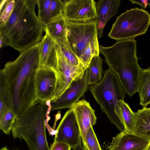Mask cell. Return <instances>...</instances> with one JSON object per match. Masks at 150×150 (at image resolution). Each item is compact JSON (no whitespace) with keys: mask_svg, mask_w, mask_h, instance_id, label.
<instances>
[{"mask_svg":"<svg viewBox=\"0 0 150 150\" xmlns=\"http://www.w3.org/2000/svg\"><path fill=\"white\" fill-rule=\"evenodd\" d=\"M41 42L20 53L14 61L0 69L3 85L9 108L17 115L24 114L38 104L35 93L36 72L40 67Z\"/></svg>","mask_w":150,"mask_h":150,"instance_id":"cell-1","label":"cell"},{"mask_svg":"<svg viewBox=\"0 0 150 150\" xmlns=\"http://www.w3.org/2000/svg\"><path fill=\"white\" fill-rule=\"evenodd\" d=\"M36 0H15L11 15L0 25L5 46L21 53L41 42L45 26L36 14Z\"/></svg>","mask_w":150,"mask_h":150,"instance_id":"cell-2","label":"cell"},{"mask_svg":"<svg viewBox=\"0 0 150 150\" xmlns=\"http://www.w3.org/2000/svg\"><path fill=\"white\" fill-rule=\"evenodd\" d=\"M134 39L117 41L111 46L99 45V52L105 62L117 76L126 93L130 96L137 92L140 72Z\"/></svg>","mask_w":150,"mask_h":150,"instance_id":"cell-3","label":"cell"},{"mask_svg":"<svg viewBox=\"0 0 150 150\" xmlns=\"http://www.w3.org/2000/svg\"><path fill=\"white\" fill-rule=\"evenodd\" d=\"M50 100L32 107L16 118L11 132L13 137L24 140L29 150H50L46 133V120L50 119Z\"/></svg>","mask_w":150,"mask_h":150,"instance_id":"cell-4","label":"cell"},{"mask_svg":"<svg viewBox=\"0 0 150 150\" xmlns=\"http://www.w3.org/2000/svg\"><path fill=\"white\" fill-rule=\"evenodd\" d=\"M88 89L101 110L119 131L125 130L119 102L126 92L117 75L110 68L104 71L101 80Z\"/></svg>","mask_w":150,"mask_h":150,"instance_id":"cell-5","label":"cell"},{"mask_svg":"<svg viewBox=\"0 0 150 150\" xmlns=\"http://www.w3.org/2000/svg\"><path fill=\"white\" fill-rule=\"evenodd\" d=\"M150 25V14L138 8L127 10L117 18L108 36L117 41L134 39L145 34Z\"/></svg>","mask_w":150,"mask_h":150,"instance_id":"cell-6","label":"cell"},{"mask_svg":"<svg viewBox=\"0 0 150 150\" xmlns=\"http://www.w3.org/2000/svg\"><path fill=\"white\" fill-rule=\"evenodd\" d=\"M96 20L86 22L68 21L67 38L69 45L79 62L89 43L98 38Z\"/></svg>","mask_w":150,"mask_h":150,"instance_id":"cell-7","label":"cell"},{"mask_svg":"<svg viewBox=\"0 0 150 150\" xmlns=\"http://www.w3.org/2000/svg\"><path fill=\"white\" fill-rule=\"evenodd\" d=\"M88 67L84 66L80 63L76 66L70 64L64 57L58 45L57 80L55 95L51 101L60 97L70 87L73 81L81 78Z\"/></svg>","mask_w":150,"mask_h":150,"instance_id":"cell-8","label":"cell"},{"mask_svg":"<svg viewBox=\"0 0 150 150\" xmlns=\"http://www.w3.org/2000/svg\"><path fill=\"white\" fill-rule=\"evenodd\" d=\"M88 67L81 78L73 81L70 87L60 97L50 101L51 111L71 108L74 104L79 101L80 98L87 91L89 85Z\"/></svg>","mask_w":150,"mask_h":150,"instance_id":"cell-9","label":"cell"},{"mask_svg":"<svg viewBox=\"0 0 150 150\" xmlns=\"http://www.w3.org/2000/svg\"><path fill=\"white\" fill-rule=\"evenodd\" d=\"M57 72L47 67L40 66L36 72L35 86L36 100L38 103L51 101L55 93Z\"/></svg>","mask_w":150,"mask_h":150,"instance_id":"cell-10","label":"cell"},{"mask_svg":"<svg viewBox=\"0 0 150 150\" xmlns=\"http://www.w3.org/2000/svg\"><path fill=\"white\" fill-rule=\"evenodd\" d=\"M63 15L68 21L86 22L96 20V3L93 0H64Z\"/></svg>","mask_w":150,"mask_h":150,"instance_id":"cell-11","label":"cell"},{"mask_svg":"<svg viewBox=\"0 0 150 150\" xmlns=\"http://www.w3.org/2000/svg\"><path fill=\"white\" fill-rule=\"evenodd\" d=\"M81 139L75 112L70 108L65 113L57 129L54 141L65 143L73 149Z\"/></svg>","mask_w":150,"mask_h":150,"instance_id":"cell-12","label":"cell"},{"mask_svg":"<svg viewBox=\"0 0 150 150\" xmlns=\"http://www.w3.org/2000/svg\"><path fill=\"white\" fill-rule=\"evenodd\" d=\"M150 147V139L123 131L113 139L109 150H149Z\"/></svg>","mask_w":150,"mask_h":150,"instance_id":"cell-13","label":"cell"},{"mask_svg":"<svg viewBox=\"0 0 150 150\" xmlns=\"http://www.w3.org/2000/svg\"><path fill=\"white\" fill-rule=\"evenodd\" d=\"M71 108L75 112L82 142L84 143L88 130L96 123L97 118L95 110L91 108L89 103L84 100H79L74 104Z\"/></svg>","mask_w":150,"mask_h":150,"instance_id":"cell-14","label":"cell"},{"mask_svg":"<svg viewBox=\"0 0 150 150\" xmlns=\"http://www.w3.org/2000/svg\"><path fill=\"white\" fill-rule=\"evenodd\" d=\"M120 4V0H100L96 3L97 17L96 20L98 39L102 37L108 21L117 13Z\"/></svg>","mask_w":150,"mask_h":150,"instance_id":"cell-15","label":"cell"},{"mask_svg":"<svg viewBox=\"0 0 150 150\" xmlns=\"http://www.w3.org/2000/svg\"><path fill=\"white\" fill-rule=\"evenodd\" d=\"M41 44L40 66L49 68L57 71L58 46L57 42L45 33L43 36Z\"/></svg>","mask_w":150,"mask_h":150,"instance_id":"cell-16","label":"cell"},{"mask_svg":"<svg viewBox=\"0 0 150 150\" xmlns=\"http://www.w3.org/2000/svg\"><path fill=\"white\" fill-rule=\"evenodd\" d=\"M135 114L134 133L150 140V108L144 107Z\"/></svg>","mask_w":150,"mask_h":150,"instance_id":"cell-17","label":"cell"},{"mask_svg":"<svg viewBox=\"0 0 150 150\" xmlns=\"http://www.w3.org/2000/svg\"><path fill=\"white\" fill-rule=\"evenodd\" d=\"M137 92L139 105L143 108L150 104V67L141 70L139 78Z\"/></svg>","mask_w":150,"mask_h":150,"instance_id":"cell-18","label":"cell"},{"mask_svg":"<svg viewBox=\"0 0 150 150\" xmlns=\"http://www.w3.org/2000/svg\"><path fill=\"white\" fill-rule=\"evenodd\" d=\"M68 22L63 15L44 26L45 33L57 42L66 34Z\"/></svg>","mask_w":150,"mask_h":150,"instance_id":"cell-19","label":"cell"},{"mask_svg":"<svg viewBox=\"0 0 150 150\" xmlns=\"http://www.w3.org/2000/svg\"><path fill=\"white\" fill-rule=\"evenodd\" d=\"M88 69L89 85L95 84L101 80L104 71L102 67V59L99 55L92 58Z\"/></svg>","mask_w":150,"mask_h":150,"instance_id":"cell-20","label":"cell"},{"mask_svg":"<svg viewBox=\"0 0 150 150\" xmlns=\"http://www.w3.org/2000/svg\"><path fill=\"white\" fill-rule=\"evenodd\" d=\"M122 117L125 126V131L134 133L135 124V112L132 111L129 105L124 100L119 102Z\"/></svg>","mask_w":150,"mask_h":150,"instance_id":"cell-21","label":"cell"},{"mask_svg":"<svg viewBox=\"0 0 150 150\" xmlns=\"http://www.w3.org/2000/svg\"><path fill=\"white\" fill-rule=\"evenodd\" d=\"M56 42L67 62L73 66H76L79 65L80 62L69 45L67 39V34L64 37Z\"/></svg>","mask_w":150,"mask_h":150,"instance_id":"cell-22","label":"cell"},{"mask_svg":"<svg viewBox=\"0 0 150 150\" xmlns=\"http://www.w3.org/2000/svg\"><path fill=\"white\" fill-rule=\"evenodd\" d=\"M98 39L89 43L84 50L80 60L83 66L88 67L92 58L99 55V45Z\"/></svg>","mask_w":150,"mask_h":150,"instance_id":"cell-23","label":"cell"},{"mask_svg":"<svg viewBox=\"0 0 150 150\" xmlns=\"http://www.w3.org/2000/svg\"><path fill=\"white\" fill-rule=\"evenodd\" d=\"M51 0H36L38 8V17L44 26L51 22Z\"/></svg>","mask_w":150,"mask_h":150,"instance_id":"cell-24","label":"cell"},{"mask_svg":"<svg viewBox=\"0 0 150 150\" xmlns=\"http://www.w3.org/2000/svg\"><path fill=\"white\" fill-rule=\"evenodd\" d=\"M85 150H102L93 129V127L88 130L85 141L82 143Z\"/></svg>","mask_w":150,"mask_h":150,"instance_id":"cell-25","label":"cell"},{"mask_svg":"<svg viewBox=\"0 0 150 150\" xmlns=\"http://www.w3.org/2000/svg\"><path fill=\"white\" fill-rule=\"evenodd\" d=\"M17 117L11 110L7 112L0 118V129L6 134L11 131L13 124Z\"/></svg>","mask_w":150,"mask_h":150,"instance_id":"cell-26","label":"cell"},{"mask_svg":"<svg viewBox=\"0 0 150 150\" xmlns=\"http://www.w3.org/2000/svg\"><path fill=\"white\" fill-rule=\"evenodd\" d=\"M64 2L60 0H51L50 9L51 22L63 15Z\"/></svg>","mask_w":150,"mask_h":150,"instance_id":"cell-27","label":"cell"},{"mask_svg":"<svg viewBox=\"0 0 150 150\" xmlns=\"http://www.w3.org/2000/svg\"><path fill=\"white\" fill-rule=\"evenodd\" d=\"M14 5L15 0H7L5 7L1 13L0 25L4 24L6 22L13 11Z\"/></svg>","mask_w":150,"mask_h":150,"instance_id":"cell-28","label":"cell"},{"mask_svg":"<svg viewBox=\"0 0 150 150\" xmlns=\"http://www.w3.org/2000/svg\"><path fill=\"white\" fill-rule=\"evenodd\" d=\"M50 150H71L72 148L68 144L62 142H54L52 144Z\"/></svg>","mask_w":150,"mask_h":150,"instance_id":"cell-29","label":"cell"},{"mask_svg":"<svg viewBox=\"0 0 150 150\" xmlns=\"http://www.w3.org/2000/svg\"><path fill=\"white\" fill-rule=\"evenodd\" d=\"M132 4H137L140 6L142 9L145 10L148 6H150V0H129Z\"/></svg>","mask_w":150,"mask_h":150,"instance_id":"cell-30","label":"cell"},{"mask_svg":"<svg viewBox=\"0 0 150 150\" xmlns=\"http://www.w3.org/2000/svg\"><path fill=\"white\" fill-rule=\"evenodd\" d=\"M73 150H85L81 143V139L80 140L77 145L74 148Z\"/></svg>","mask_w":150,"mask_h":150,"instance_id":"cell-31","label":"cell"},{"mask_svg":"<svg viewBox=\"0 0 150 150\" xmlns=\"http://www.w3.org/2000/svg\"><path fill=\"white\" fill-rule=\"evenodd\" d=\"M0 47L1 48L4 46V40L2 36L0 35Z\"/></svg>","mask_w":150,"mask_h":150,"instance_id":"cell-32","label":"cell"},{"mask_svg":"<svg viewBox=\"0 0 150 150\" xmlns=\"http://www.w3.org/2000/svg\"><path fill=\"white\" fill-rule=\"evenodd\" d=\"M0 150H9L6 147L4 146L1 148Z\"/></svg>","mask_w":150,"mask_h":150,"instance_id":"cell-33","label":"cell"},{"mask_svg":"<svg viewBox=\"0 0 150 150\" xmlns=\"http://www.w3.org/2000/svg\"><path fill=\"white\" fill-rule=\"evenodd\" d=\"M149 150H150V148H149Z\"/></svg>","mask_w":150,"mask_h":150,"instance_id":"cell-34","label":"cell"},{"mask_svg":"<svg viewBox=\"0 0 150 150\" xmlns=\"http://www.w3.org/2000/svg\"></svg>","mask_w":150,"mask_h":150,"instance_id":"cell-35","label":"cell"}]
</instances>
